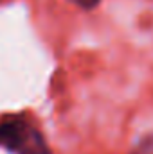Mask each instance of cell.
<instances>
[{
	"instance_id": "cell-1",
	"label": "cell",
	"mask_w": 153,
	"mask_h": 154,
	"mask_svg": "<svg viewBox=\"0 0 153 154\" xmlns=\"http://www.w3.org/2000/svg\"><path fill=\"white\" fill-rule=\"evenodd\" d=\"M0 147L15 154H50L43 134L24 115L0 120Z\"/></svg>"
},
{
	"instance_id": "cell-2",
	"label": "cell",
	"mask_w": 153,
	"mask_h": 154,
	"mask_svg": "<svg viewBox=\"0 0 153 154\" xmlns=\"http://www.w3.org/2000/svg\"><path fill=\"white\" fill-rule=\"evenodd\" d=\"M132 154H153V134L144 136V138L133 147Z\"/></svg>"
},
{
	"instance_id": "cell-3",
	"label": "cell",
	"mask_w": 153,
	"mask_h": 154,
	"mask_svg": "<svg viewBox=\"0 0 153 154\" xmlns=\"http://www.w3.org/2000/svg\"><path fill=\"white\" fill-rule=\"evenodd\" d=\"M77 4H79L83 9H94V7L99 4V0H77Z\"/></svg>"
}]
</instances>
